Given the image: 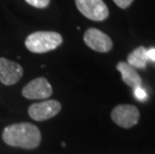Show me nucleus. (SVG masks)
Returning <instances> with one entry per match:
<instances>
[{
  "mask_svg": "<svg viewBox=\"0 0 155 154\" xmlns=\"http://www.w3.org/2000/svg\"><path fill=\"white\" fill-rule=\"evenodd\" d=\"M2 138L10 146L34 149L41 142V133L34 124L27 122L16 123L5 127Z\"/></svg>",
  "mask_w": 155,
  "mask_h": 154,
  "instance_id": "obj_1",
  "label": "nucleus"
},
{
  "mask_svg": "<svg viewBox=\"0 0 155 154\" xmlns=\"http://www.w3.org/2000/svg\"><path fill=\"white\" fill-rule=\"evenodd\" d=\"M62 36L54 31H37L28 36L25 46L33 53H45L61 45Z\"/></svg>",
  "mask_w": 155,
  "mask_h": 154,
  "instance_id": "obj_2",
  "label": "nucleus"
},
{
  "mask_svg": "<svg viewBox=\"0 0 155 154\" xmlns=\"http://www.w3.org/2000/svg\"><path fill=\"white\" fill-rule=\"evenodd\" d=\"M75 4L78 10L90 20L103 21L109 15L103 0H75Z\"/></svg>",
  "mask_w": 155,
  "mask_h": 154,
  "instance_id": "obj_3",
  "label": "nucleus"
},
{
  "mask_svg": "<svg viewBox=\"0 0 155 154\" xmlns=\"http://www.w3.org/2000/svg\"><path fill=\"white\" fill-rule=\"evenodd\" d=\"M139 110L135 106L129 105V104L118 105L111 112L112 120L123 128H130L137 124L139 120Z\"/></svg>",
  "mask_w": 155,
  "mask_h": 154,
  "instance_id": "obj_4",
  "label": "nucleus"
},
{
  "mask_svg": "<svg viewBox=\"0 0 155 154\" xmlns=\"http://www.w3.org/2000/svg\"><path fill=\"white\" fill-rule=\"evenodd\" d=\"M84 42L92 50L101 53L110 51L113 46L109 36L96 28H89L86 30L84 34Z\"/></svg>",
  "mask_w": 155,
  "mask_h": 154,
  "instance_id": "obj_5",
  "label": "nucleus"
},
{
  "mask_svg": "<svg viewBox=\"0 0 155 154\" xmlns=\"http://www.w3.org/2000/svg\"><path fill=\"white\" fill-rule=\"evenodd\" d=\"M61 110V104L56 100H46L30 105L28 114L36 121L47 120L55 116Z\"/></svg>",
  "mask_w": 155,
  "mask_h": 154,
  "instance_id": "obj_6",
  "label": "nucleus"
},
{
  "mask_svg": "<svg viewBox=\"0 0 155 154\" xmlns=\"http://www.w3.org/2000/svg\"><path fill=\"white\" fill-rule=\"evenodd\" d=\"M52 87L44 77H39L30 81L22 89V95L27 99H44L50 97Z\"/></svg>",
  "mask_w": 155,
  "mask_h": 154,
  "instance_id": "obj_7",
  "label": "nucleus"
},
{
  "mask_svg": "<svg viewBox=\"0 0 155 154\" xmlns=\"http://www.w3.org/2000/svg\"><path fill=\"white\" fill-rule=\"evenodd\" d=\"M23 68L16 62L0 57V81L4 85H13L21 79Z\"/></svg>",
  "mask_w": 155,
  "mask_h": 154,
  "instance_id": "obj_8",
  "label": "nucleus"
},
{
  "mask_svg": "<svg viewBox=\"0 0 155 154\" xmlns=\"http://www.w3.org/2000/svg\"><path fill=\"white\" fill-rule=\"evenodd\" d=\"M117 70L121 73L122 80L124 81L125 84L132 88L140 87L142 84V79L137 73L136 69L129 65L127 62H119L117 64Z\"/></svg>",
  "mask_w": 155,
  "mask_h": 154,
  "instance_id": "obj_9",
  "label": "nucleus"
},
{
  "mask_svg": "<svg viewBox=\"0 0 155 154\" xmlns=\"http://www.w3.org/2000/svg\"><path fill=\"white\" fill-rule=\"evenodd\" d=\"M146 50L143 46H140L131 52L127 57V63L131 65L134 68H139L142 69L145 68L147 64V55H146Z\"/></svg>",
  "mask_w": 155,
  "mask_h": 154,
  "instance_id": "obj_10",
  "label": "nucleus"
},
{
  "mask_svg": "<svg viewBox=\"0 0 155 154\" xmlns=\"http://www.w3.org/2000/svg\"><path fill=\"white\" fill-rule=\"evenodd\" d=\"M25 1L35 8H45L50 3V0H25Z\"/></svg>",
  "mask_w": 155,
  "mask_h": 154,
  "instance_id": "obj_11",
  "label": "nucleus"
},
{
  "mask_svg": "<svg viewBox=\"0 0 155 154\" xmlns=\"http://www.w3.org/2000/svg\"><path fill=\"white\" fill-rule=\"evenodd\" d=\"M134 96L137 100L139 101H145L147 99V93L142 87H137L134 89Z\"/></svg>",
  "mask_w": 155,
  "mask_h": 154,
  "instance_id": "obj_12",
  "label": "nucleus"
},
{
  "mask_svg": "<svg viewBox=\"0 0 155 154\" xmlns=\"http://www.w3.org/2000/svg\"><path fill=\"white\" fill-rule=\"evenodd\" d=\"M113 1L118 7H120L122 9H125V8L129 7V6L131 5V3L133 2V0H113Z\"/></svg>",
  "mask_w": 155,
  "mask_h": 154,
  "instance_id": "obj_13",
  "label": "nucleus"
},
{
  "mask_svg": "<svg viewBox=\"0 0 155 154\" xmlns=\"http://www.w3.org/2000/svg\"><path fill=\"white\" fill-rule=\"evenodd\" d=\"M146 55H147V59L155 62V48H150L146 50Z\"/></svg>",
  "mask_w": 155,
  "mask_h": 154,
  "instance_id": "obj_14",
  "label": "nucleus"
}]
</instances>
